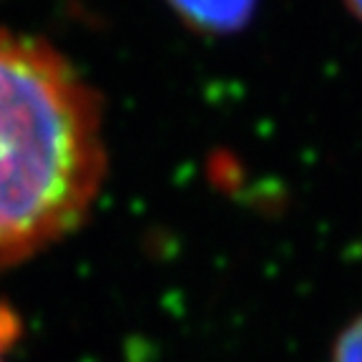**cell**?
Returning a JSON list of instances; mask_svg holds the SVG:
<instances>
[{
    "mask_svg": "<svg viewBox=\"0 0 362 362\" xmlns=\"http://www.w3.org/2000/svg\"><path fill=\"white\" fill-rule=\"evenodd\" d=\"M106 166L96 88L48 40L0 30V269L78 229Z\"/></svg>",
    "mask_w": 362,
    "mask_h": 362,
    "instance_id": "1",
    "label": "cell"
},
{
    "mask_svg": "<svg viewBox=\"0 0 362 362\" xmlns=\"http://www.w3.org/2000/svg\"><path fill=\"white\" fill-rule=\"evenodd\" d=\"M184 23L206 33H232L255 13L257 0H166Z\"/></svg>",
    "mask_w": 362,
    "mask_h": 362,
    "instance_id": "2",
    "label": "cell"
},
{
    "mask_svg": "<svg viewBox=\"0 0 362 362\" xmlns=\"http://www.w3.org/2000/svg\"><path fill=\"white\" fill-rule=\"evenodd\" d=\"M332 362H362V315L339 332L332 347Z\"/></svg>",
    "mask_w": 362,
    "mask_h": 362,
    "instance_id": "3",
    "label": "cell"
},
{
    "mask_svg": "<svg viewBox=\"0 0 362 362\" xmlns=\"http://www.w3.org/2000/svg\"><path fill=\"white\" fill-rule=\"evenodd\" d=\"M21 315L8 302L0 300V362H6V355L18 342V337H21Z\"/></svg>",
    "mask_w": 362,
    "mask_h": 362,
    "instance_id": "4",
    "label": "cell"
},
{
    "mask_svg": "<svg viewBox=\"0 0 362 362\" xmlns=\"http://www.w3.org/2000/svg\"><path fill=\"white\" fill-rule=\"evenodd\" d=\"M345 3H347V8L362 21V0H345Z\"/></svg>",
    "mask_w": 362,
    "mask_h": 362,
    "instance_id": "5",
    "label": "cell"
}]
</instances>
